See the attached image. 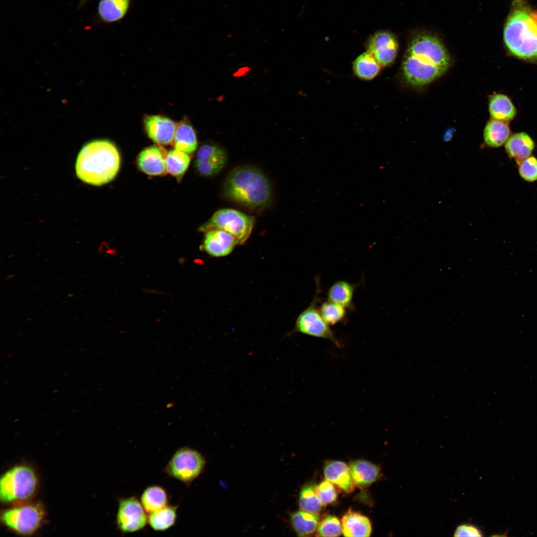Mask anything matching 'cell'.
<instances>
[{
    "instance_id": "15",
    "label": "cell",
    "mask_w": 537,
    "mask_h": 537,
    "mask_svg": "<svg viewBox=\"0 0 537 537\" xmlns=\"http://www.w3.org/2000/svg\"><path fill=\"white\" fill-rule=\"evenodd\" d=\"M165 151L158 146H152L143 150L137 160L139 169L150 176H161L166 174V157Z\"/></svg>"
},
{
    "instance_id": "6",
    "label": "cell",
    "mask_w": 537,
    "mask_h": 537,
    "mask_svg": "<svg viewBox=\"0 0 537 537\" xmlns=\"http://www.w3.org/2000/svg\"><path fill=\"white\" fill-rule=\"evenodd\" d=\"M205 464L201 453L187 447L178 449L163 471L169 477L189 485L202 472Z\"/></svg>"
},
{
    "instance_id": "24",
    "label": "cell",
    "mask_w": 537,
    "mask_h": 537,
    "mask_svg": "<svg viewBox=\"0 0 537 537\" xmlns=\"http://www.w3.org/2000/svg\"><path fill=\"white\" fill-rule=\"evenodd\" d=\"M166 490L161 486H150L146 488L140 497V502L148 514L158 510L168 505Z\"/></svg>"
},
{
    "instance_id": "35",
    "label": "cell",
    "mask_w": 537,
    "mask_h": 537,
    "mask_svg": "<svg viewBox=\"0 0 537 537\" xmlns=\"http://www.w3.org/2000/svg\"><path fill=\"white\" fill-rule=\"evenodd\" d=\"M454 537H481L482 533L477 527L471 524H462L456 529Z\"/></svg>"
},
{
    "instance_id": "13",
    "label": "cell",
    "mask_w": 537,
    "mask_h": 537,
    "mask_svg": "<svg viewBox=\"0 0 537 537\" xmlns=\"http://www.w3.org/2000/svg\"><path fill=\"white\" fill-rule=\"evenodd\" d=\"M203 250L215 257L230 254L238 244L236 239L228 232L221 229H212L205 232Z\"/></svg>"
},
{
    "instance_id": "22",
    "label": "cell",
    "mask_w": 537,
    "mask_h": 537,
    "mask_svg": "<svg viewBox=\"0 0 537 537\" xmlns=\"http://www.w3.org/2000/svg\"><path fill=\"white\" fill-rule=\"evenodd\" d=\"M489 111L492 118L504 122L513 119L516 114V109L510 99L503 94H496L491 96L489 102Z\"/></svg>"
},
{
    "instance_id": "27",
    "label": "cell",
    "mask_w": 537,
    "mask_h": 537,
    "mask_svg": "<svg viewBox=\"0 0 537 537\" xmlns=\"http://www.w3.org/2000/svg\"><path fill=\"white\" fill-rule=\"evenodd\" d=\"M380 67L373 55L368 51L358 56L353 63L355 75L364 80L374 79L380 72Z\"/></svg>"
},
{
    "instance_id": "1",
    "label": "cell",
    "mask_w": 537,
    "mask_h": 537,
    "mask_svg": "<svg viewBox=\"0 0 537 537\" xmlns=\"http://www.w3.org/2000/svg\"><path fill=\"white\" fill-rule=\"evenodd\" d=\"M451 64L450 56L436 37L422 34L410 42L403 58L402 74L407 84L426 86L444 75Z\"/></svg>"
},
{
    "instance_id": "26",
    "label": "cell",
    "mask_w": 537,
    "mask_h": 537,
    "mask_svg": "<svg viewBox=\"0 0 537 537\" xmlns=\"http://www.w3.org/2000/svg\"><path fill=\"white\" fill-rule=\"evenodd\" d=\"M174 143L176 150L187 154H190L196 149V136L189 124L182 121L177 126Z\"/></svg>"
},
{
    "instance_id": "7",
    "label": "cell",
    "mask_w": 537,
    "mask_h": 537,
    "mask_svg": "<svg viewBox=\"0 0 537 537\" xmlns=\"http://www.w3.org/2000/svg\"><path fill=\"white\" fill-rule=\"evenodd\" d=\"M37 479L34 471L25 466H17L5 473L0 481V498L3 502L24 500L34 492Z\"/></svg>"
},
{
    "instance_id": "23",
    "label": "cell",
    "mask_w": 537,
    "mask_h": 537,
    "mask_svg": "<svg viewBox=\"0 0 537 537\" xmlns=\"http://www.w3.org/2000/svg\"><path fill=\"white\" fill-rule=\"evenodd\" d=\"M178 506L167 505L148 516V524L155 531H165L176 523Z\"/></svg>"
},
{
    "instance_id": "3",
    "label": "cell",
    "mask_w": 537,
    "mask_h": 537,
    "mask_svg": "<svg viewBox=\"0 0 537 537\" xmlns=\"http://www.w3.org/2000/svg\"><path fill=\"white\" fill-rule=\"evenodd\" d=\"M120 165L119 152L110 141L96 140L84 145L76 161L78 177L84 182L101 185L111 181Z\"/></svg>"
},
{
    "instance_id": "18",
    "label": "cell",
    "mask_w": 537,
    "mask_h": 537,
    "mask_svg": "<svg viewBox=\"0 0 537 537\" xmlns=\"http://www.w3.org/2000/svg\"><path fill=\"white\" fill-rule=\"evenodd\" d=\"M349 467L354 483L361 487L371 484L378 479L381 474L378 466L363 459L351 462Z\"/></svg>"
},
{
    "instance_id": "28",
    "label": "cell",
    "mask_w": 537,
    "mask_h": 537,
    "mask_svg": "<svg viewBox=\"0 0 537 537\" xmlns=\"http://www.w3.org/2000/svg\"><path fill=\"white\" fill-rule=\"evenodd\" d=\"M130 0H101L98 6L100 18L112 22L122 18L129 6Z\"/></svg>"
},
{
    "instance_id": "17",
    "label": "cell",
    "mask_w": 537,
    "mask_h": 537,
    "mask_svg": "<svg viewBox=\"0 0 537 537\" xmlns=\"http://www.w3.org/2000/svg\"><path fill=\"white\" fill-rule=\"evenodd\" d=\"M505 147L508 156L518 164L531 156L535 148V143L528 134L519 132L510 136Z\"/></svg>"
},
{
    "instance_id": "33",
    "label": "cell",
    "mask_w": 537,
    "mask_h": 537,
    "mask_svg": "<svg viewBox=\"0 0 537 537\" xmlns=\"http://www.w3.org/2000/svg\"><path fill=\"white\" fill-rule=\"evenodd\" d=\"M518 171L520 177L528 182L537 180V158L530 156L524 159L518 164Z\"/></svg>"
},
{
    "instance_id": "5",
    "label": "cell",
    "mask_w": 537,
    "mask_h": 537,
    "mask_svg": "<svg viewBox=\"0 0 537 537\" xmlns=\"http://www.w3.org/2000/svg\"><path fill=\"white\" fill-rule=\"evenodd\" d=\"M254 223L253 216L235 209L223 208L215 212L199 230L205 232L212 229L223 230L234 236L238 245H242L250 236Z\"/></svg>"
},
{
    "instance_id": "12",
    "label": "cell",
    "mask_w": 537,
    "mask_h": 537,
    "mask_svg": "<svg viewBox=\"0 0 537 537\" xmlns=\"http://www.w3.org/2000/svg\"><path fill=\"white\" fill-rule=\"evenodd\" d=\"M368 51L371 53L381 66L391 65L396 59L398 43L391 32L380 31L372 35L367 43Z\"/></svg>"
},
{
    "instance_id": "19",
    "label": "cell",
    "mask_w": 537,
    "mask_h": 537,
    "mask_svg": "<svg viewBox=\"0 0 537 537\" xmlns=\"http://www.w3.org/2000/svg\"><path fill=\"white\" fill-rule=\"evenodd\" d=\"M342 533L345 537H369L371 532L369 520L349 510L342 519Z\"/></svg>"
},
{
    "instance_id": "32",
    "label": "cell",
    "mask_w": 537,
    "mask_h": 537,
    "mask_svg": "<svg viewBox=\"0 0 537 537\" xmlns=\"http://www.w3.org/2000/svg\"><path fill=\"white\" fill-rule=\"evenodd\" d=\"M342 532L339 520L335 516L328 515L324 517L317 527V536L338 537Z\"/></svg>"
},
{
    "instance_id": "30",
    "label": "cell",
    "mask_w": 537,
    "mask_h": 537,
    "mask_svg": "<svg viewBox=\"0 0 537 537\" xmlns=\"http://www.w3.org/2000/svg\"><path fill=\"white\" fill-rule=\"evenodd\" d=\"M346 308L329 300L323 302L319 307L320 313L329 325L346 322L348 318Z\"/></svg>"
},
{
    "instance_id": "36",
    "label": "cell",
    "mask_w": 537,
    "mask_h": 537,
    "mask_svg": "<svg viewBox=\"0 0 537 537\" xmlns=\"http://www.w3.org/2000/svg\"><path fill=\"white\" fill-rule=\"evenodd\" d=\"M15 276V275L14 274H13V273H10V274H8V275H7V276H6L5 277V279H6V280H10V279H12V278H14V277Z\"/></svg>"
},
{
    "instance_id": "4",
    "label": "cell",
    "mask_w": 537,
    "mask_h": 537,
    "mask_svg": "<svg viewBox=\"0 0 537 537\" xmlns=\"http://www.w3.org/2000/svg\"><path fill=\"white\" fill-rule=\"evenodd\" d=\"M505 45L514 56L537 59V13L530 12L524 0H516L503 33Z\"/></svg>"
},
{
    "instance_id": "29",
    "label": "cell",
    "mask_w": 537,
    "mask_h": 537,
    "mask_svg": "<svg viewBox=\"0 0 537 537\" xmlns=\"http://www.w3.org/2000/svg\"><path fill=\"white\" fill-rule=\"evenodd\" d=\"M190 161L188 154L175 149L169 151L166 157L167 171L179 181L186 172Z\"/></svg>"
},
{
    "instance_id": "37",
    "label": "cell",
    "mask_w": 537,
    "mask_h": 537,
    "mask_svg": "<svg viewBox=\"0 0 537 537\" xmlns=\"http://www.w3.org/2000/svg\"><path fill=\"white\" fill-rule=\"evenodd\" d=\"M13 256V255H8V257H9V258L12 257Z\"/></svg>"
},
{
    "instance_id": "16",
    "label": "cell",
    "mask_w": 537,
    "mask_h": 537,
    "mask_svg": "<svg viewBox=\"0 0 537 537\" xmlns=\"http://www.w3.org/2000/svg\"><path fill=\"white\" fill-rule=\"evenodd\" d=\"M326 480L335 484L347 493L353 492L355 483L349 467L344 462L333 460L328 462L324 468Z\"/></svg>"
},
{
    "instance_id": "11",
    "label": "cell",
    "mask_w": 537,
    "mask_h": 537,
    "mask_svg": "<svg viewBox=\"0 0 537 537\" xmlns=\"http://www.w3.org/2000/svg\"><path fill=\"white\" fill-rule=\"evenodd\" d=\"M227 161V155L221 147L213 144L202 145L196 153L195 167L202 176L211 177L220 172Z\"/></svg>"
},
{
    "instance_id": "14",
    "label": "cell",
    "mask_w": 537,
    "mask_h": 537,
    "mask_svg": "<svg viewBox=\"0 0 537 537\" xmlns=\"http://www.w3.org/2000/svg\"><path fill=\"white\" fill-rule=\"evenodd\" d=\"M144 123L147 134L154 142L161 145L173 142L177 126L173 120L162 116L151 115L146 117Z\"/></svg>"
},
{
    "instance_id": "8",
    "label": "cell",
    "mask_w": 537,
    "mask_h": 537,
    "mask_svg": "<svg viewBox=\"0 0 537 537\" xmlns=\"http://www.w3.org/2000/svg\"><path fill=\"white\" fill-rule=\"evenodd\" d=\"M316 282V290L313 300L298 316L293 332L328 340L336 346L340 348V342L335 337L329 325L323 319L319 308L317 307L320 286L318 279Z\"/></svg>"
},
{
    "instance_id": "10",
    "label": "cell",
    "mask_w": 537,
    "mask_h": 537,
    "mask_svg": "<svg viewBox=\"0 0 537 537\" xmlns=\"http://www.w3.org/2000/svg\"><path fill=\"white\" fill-rule=\"evenodd\" d=\"M147 514L136 497L120 499L116 515L117 528L123 534L140 531L148 524Z\"/></svg>"
},
{
    "instance_id": "25",
    "label": "cell",
    "mask_w": 537,
    "mask_h": 537,
    "mask_svg": "<svg viewBox=\"0 0 537 537\" xmlns=\"http://www.w3.org/2000/svg\"><path fill=\"white\" fill-rule=\"evenodd\" d=\"M317 514L302 510L290 515V523L295 533L299 537H306L313 534L318 526Z\"/></svg>"
},
{
    "instance_id": "2",
    "label": "cell",
    "mask_w": 537,
    "mask_h": 537,
    "mask_svg": "<svg viewBox=\"0 0 537 537\" xmlns=\"http://www.w3.org/2000/svg\"><path fill=\"white\" fill-rule=\"evenodd\" d=\"M225 196L244 207L263 209L271 201L272 189L267 176L252 166L235 168L228 175L223 186Z\"/></svg>"
},
{
    "instance_id": "31",
    "label": "cell",
    "mask_w": 537,
    "mask_h": 537,
    "mask_svg": "<svg viewBox=\"0 0 537 537\" xmlns=\"http://www.w3.org/2000/svg\"><path fill=\"white\" fill-rule=\"evenodd\" d=\"M315 486L312 483L305 485L299 496V506L302 510L317 514L321 510L323 504L315 492Z\"/></svg>"
},
{
    "instance_id": "21",
    "label": "cell",
    "mask_w": 537,
    "mask_h": 537,
    "mask_svg": "<svg viewBox=\"0 0 537 537\" xmlns=\"http://www.w3.org/2000/svg\"><path fill=\"white\" fill-rule=\"evenodd\" d=\"M510 135V129L506 122L492 119L485 127L483 138L487 146L497 148L506 143Z\"/></svg>"
},
{
    "instance_id": "34",
    "label": "cell",
    "mask_w": 537,
    "mask_h": 537,
    "mask_svg": "<svg viewBox=\"0 0 537 537\" xmlns=\"http://www.w3.org/2000/svg\"><path fill=\"white\" fill-rule=\"evenodd\" d=\"M315 492L323 505L332 503L337 498L336 490L330 481L326 480L315 486Z\"/></svg>"
},
{
    "instance_id": "9",
    "label": "cell",
    "mask_w": 537,
    "mask_h": 537,
    "mask_svg": "<svg viewBox=\"0 0 537 537\" xmlns=\"http://www.w3.org/2000/svg\"><path fill=\"white\" fill-rule=\"evenodd\" d=\"M44 515V510L39 504H26L5 511L2 514L1 520L18 533L30 534L38 529Z\"/></svg>"
},
{
    "instance_id": "20",
    "label": "cell",
    "mask_w": 537,
    "mask_h": 537,
    "mask_svg": "<svg viewBox=\"0 0 537 537\" xmlns=\"http://www.w3.org/2000/svg\"><path fill=\"white\" fill-rule=\"evenodd\" d=\"M359 283L352 284L345 280L334 283L327 293L328 300L338 304L349 310L354 309V292Z\"/></svg>"
}]
</instances>
